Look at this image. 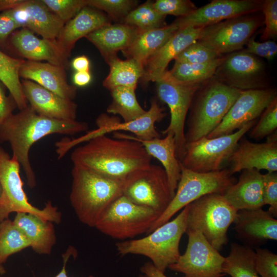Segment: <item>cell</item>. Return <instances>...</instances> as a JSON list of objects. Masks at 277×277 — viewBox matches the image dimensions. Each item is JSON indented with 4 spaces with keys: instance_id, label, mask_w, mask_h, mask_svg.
<instances>
[{
    "instance_id": "1",
    "label": "cell",
    "mask_w": 277,
    "mask_h": 277,
    "mask_svg": "<svg viewBox=\"0 0 277 277\" xmlns=\"http://www.w3.org/2000/svg\"><path fill=\"white\" fill-rule=\"evenodd\" d=\"M70 159L73 165L115 180H125L148 167L152 160L138 142L106 135L94 137L76 147Z\"/></svg>"
},
{
    "instance_id": "2",
    "label": "cell",
    "mask_w": 277,
    "mask_h": 277,
    "mask_svg": "<svg viewBox=\"0 0 277 277\" xmlns=\"http://www.w3.org/2000/svg\"><path fill=\"white\" fill-rule=\"evenodd\" d=\"M88 125L83 122L58 120L37 113L29 105L12 114L0 127V143H9L12 156L19 163L28 186L36 185V177L29 160V151L39 140L54 134L72 135L86 131Z\"/></svg>"
},
{
    "instance_id": "3",
    "label": "cell",
    "mask_w": 277,
    "mask_h": 277,
    "mask_svg": "<svg viewBox=\"0 0 277 277\" xmlns=\"http://www.w3.org/2000/svg\"><path fill=\"white\" fill-rule=\"evenodd\" d=\"M71 176V205L80 222L91 227H95L108 208L123 194L130 177L112 179L77 165H73Z\"/></svg>"
},
{
    "instance_id": "4",
    "label": "cell",
    "mask_w": 277,
    "mask_h": 277,
    "mask_svg": "<svg viewBox=\"0 0 277 277\" xmlns=\"http://www.w3.org/2000/svg\"><path fill=\"white\" fill-rule=\"evenodd\" d=\"M241 90L229 86L213 77L195 93L185 133L186 143L207 136L221 123Z\"/></svg>"
},
{
    "instance_id": "5",
    "label": "cell",
    "mask_w": 277,
    "mask_h": 277,
    "mask_svg": "<svg viewBox=\"0 0 277 277\" xmlns=\"http://www.w3.org/2000/svg\"><path fill=\"white\" fill-rule=\"evenodd\" d=\"M188 212V205L174 219L159 226L146 236L116 243L118 254L147 257L155 267L165 273L181 255L180 243L186 231Z\"/></svg>"
},
{
    "instance_id": "6",
    "label": "cell",
    "mask_w": 277,
    "mask_h": 277,
    "mask_svg": "<svg viewBox=\"0 0 277 277\" xmlns=\"http://www.w3.org/2000/svg\"><path fill=\"white\" fill-rule=\"evenodd\" d=\"M238 212L223 194H206L188 205L186 230L200 231L219 251L228 243L227 231Z\"/></svg>"
},
{
    "instance_id": "7",
    "label": "cell",
    "mask_w": 277,
    "mask_h": 277,
    "mask_svg": "<svg viewBox=\"0 0 277 277\" xmlns=\"http://www.w3.org/2000/svg\"><path fill=\"white\" fill-rule=\"evenodd\" d=\"M181 174L176 189L169 206L153 223L146 234L168 222L185 206L208 194H223L236 182L230 170L198 172L188 169L181 164Z\"/></svg>"
},
{
    "instance_id": "8",
    "label": "cell",
    "mask_w": 277,
    "mask_h": 277,
    "mask_svg": "<svg viewBox=\"0 0 277 277\" xmlns=\"http://www.w3.org/2000/svg\"><path fill=\"white\" fill-rule=\"evenodd\" d=\"M21 165L13 156L0 146V222L12 212H26L34 214L45 221L59 224L62 214L50 201L43 209L33 206L28 201L24 190V183L20 175Z\"/></svg>"
},
{
    "instance_id": "9",
    "label": "cell",
    "mask_w": 277,
    "mask_h": 277,
    "mask_svg": "<svg viewBox=\"0 0 277 277\" xmlns=\"http://www.w3.org/2000/svg\"><path fill=\"white\" fill-rule=\"evenodd\" d=\"M159 216L152 209L136 204L122 194L108 208L95 228L112 239L125 240L146 233Z\"/></svg>"
},
{
    "instance_id": "10",
    "label": "cell",
    "mask_w": 277,
    "mask_h": 277,
    "mask_svg": "<svg viewBox=\"0 0 277 277\" xmlns=\"http://www.w3.org/2000/svg\"><path fill=\"white\" fill-rule=\"evenodd\" d=\"M255 124V120L247 123L233 133L213 138L202 137L186 143L181 164L198 172L216 171L224 169L244 135Z\"/></svg>"
},
{
    "instance_id": "11",
    "label": "cell",
    "mask_w": 277,
    "mask_h": 277,
    "mask_svg": "<svg viewBox=\"0 0 277 277\" xmlns=\"http://www.w3.org/2000/svg\"><path fill=\"white\" fill-rule=\"evenodd\" d=\"M159 98L169 107L170 121L163 132L164 135H173L176 146V155L181 161L185 154L186 141L185 123L193 97L202 85L179 82L174 80L167 70L155 82ZM204 84V83H203Z\"/></svg>"
},
{
    "instance_id": "12",
    "label": "cell",
    "mask_w": 277,
    "mask_h": 277,
    "mask_svg": "<svg viewBox=\"0 0 277 277\" xmlns=\"http://www.w3.org/2000/svg\"><path fill=\"white\" fill-rule=\"evenodd\" d=\"M256 13L203 27L196 41L219 55L242 50L264 19Z\"/></svg>"
},
{
    "instance_id": "13",
    "label": "cell",
    "mask_w": 277,
    "mask_h": 277,
    "mask_svg": "<svg viewBox=\"0 0 277 277\" xmlns=\"http://www.w3.org/2000/svg\"><path fill=\"white\" fill-rule=\"evenodd\" d=\"M123 194L133 203L149 208L160 216L174 195L163 167L152 164L130 176Z\"/></svg>"
},
{
    "instance_id": "14",
    "label": "cell",
    "mask_w": 277,
    "mask_h": 277,
    "mask_svg": "<svg viewBox=\"0 0 277 277\" xmlns=\"http://www.w3.org/2000/svg\"><path fill=\"white\" fill-rule=\"evenodd\" d=\"M188 243L185 252L168 268L182 273L183 277H223L224 258L198 230L187 229Z\"/></svg>"
},
{
    "instance_id": "15",
    "label": "cell",
    "mask_w": 277,
    "mask_h": 277,
    "mask_svg": "<svg viewBox=\"0 0 277 277\" xmlns=\"http://www.w3.org/2000/svg\"><path fill=\"white\" fill-rule=\"evenodd\" d=\"M265 73L261 61L244 50H240L225 56L213 77L243 91L265 88Z\"/></svg>"
},
{
    "instance_id": "16",
    "label": "cell",
    "mask_w": 277,
    "mask_h": 277,
    "mask_svg": "<svg viewBox=\"0 0 277 277\" xmlns=\"http://www.w3.org/2000/svg\"><path fill=\"white\" fill-rule=\"evenodd\" d=\"M276 97V91L273 89L241 91L220 125L206 137L213 138L233 133L261 116Z\"/></svg>"
},
{
    "instance_id": "17",
    "label": "cell",
    "mask_w": 277,
    "mask_h": 277,
    "mask_svg": "<svg viewBox=\"0 0 277 277\" xmlns=\"http://www.w3.org/2000/svg\"><path fill=\"white\" fill-rule=\"evenodd\" d=\"M263 1L213 0L174 22L179 29L203 28L231 18L261 11Z\"/></svg>"
},
{
    "instance_id": "18",
    "label": "cell",
    "mask_w": 277,
    "mask_h": 277,
    "mask_svg": "<svg viewBox=\"0 0 277 277\" xmlns=\"http://www.w3.org/2000/svg\"><path fill=\"white\" fill-rule=\"evenodd\" d=\"M4 12L19 28H27L47 39L55 40L64 26L42 0H26L18 7Z\"/></svg>"
},
{
    "instance_id": "19",
    "label": "cell",
    "mask_w": 277,
    "mask_h": 277,
    "mask_svg": "<svg viewBox=\"0 0 277 277\" xmlns=\"http://www.w3.org/2000/svg\"><path fill=\"white\" fill-rule=\"evenodd\" d=\"M229 162L232 174L244 170H266L268 172L277 171V141L273 135L263 143H254L240 140Z\"/></svg>"
},
{
    "instance_id": "20",
    "label": "cell",
    "mask_w": 277,
    "mask_h": 277,
    "mask_svg": "<svg viewBox=\"0 0 277 277\" xmlns=\"http://www.w3.org/2000/svg\"><path fill=\"white\" fill-rule=\"evenodd\" d=\"M23 92L29 106L38 114L58 120H76L77 105L68 98L27 80L21 81Z\"/></svg>"
},
{
    "instance_id": "21",
    "label": "cell",
    "mask_w": 277,
    "mask_h": 277,
    "mask_svg": "<svg viewBox=\"0 0 277 277\" xmlns=\"http://www.w3.org/2000/svg\"><path fill=\"white\" fill-rule=\"evenodd\" d=\"M234 224L238 238L250 247L277 240V220L262 208L238 211Z\"/></svg>"
},
{
    "instance_id": "22",
    "label": "cell",
    "mask_w": 277,
    "mask_h": 277,
    "mask_svg": "<svg viewBox=\"0 0 277 277\" xmlns=\"http://www.w3.org/2000/svg\"><path fill=\"white\" fill-rule=\"evenodd\" d=\"M203 28L186 27L179 29L147 61L141 81L144 83L155 82L161 77L167 70L169 63L189 45L197 40Z\"/></svg>"
},
{
    "instance_id": "23",
    "label": "cell",
    "mask_w": 277,
    "mask_h": 277,
    "mask_svg": "<svg viewBox=\"0 0 277 277\" xmlns=\"http://www.w3.org/2000/svg\"><path fill=\"white\" fill-rule=\"evenodd\" d=\"M12 34L11 43L13 48L27 61H46L65 69L68 67V58L58 48L56 39L38 38L32 31L25 28L14 32Z\"/></svg>"
},
{
    "instance_id": "24",
    "label": "cell",
    "mask_w": 277,
    "mask_h": 277,
    "mask_svg": "<svg viewBox=\"0 0 277 277\" xmlns=\"http://www.w3.org/2000/svg\"><path fill=\"white\" fill-rule=\"evenodd\" d=\"M19 76L31 81L59 96L73 100L76 88L68 84L65 69L49 63L25 61L22 64Z\"/></svg>"
},
{
    "instance_id": "25",
    "label": "cell",
    "mask_w": 277,
    "mask_h": 277,
    "mask_svg": "<svg viewBox=\"0 0 277 277\" xmlns=\"http://www.w3.org/2000/svg\"><path fill=\"white\" fill-rule=\"evenodd\" d=\"M110 18L104 13L89 6L83 8L64 24L56 39L58 48L68 58L75 43L96 29L110 24Z\"/></svg>"
},
{
    "instance_id": "26",
    "label": "cell",
    "mask_w": 277,
    "mask_h": 277,
    "mask_svg": "<svg viewBox=\"0 0 277 277\" xmlns=\"http://www.w3.org/2000/svg\"><path fill=\"white\" fill-rule=\"evenodd\" d=\"M114 134L115 138L130 139L138 142L151 157L158 160L166 173L171 191L175 194L181 177V166L176 155L175 142L172 134H167L163 138L159 137L142 140L124 133L115 132Z\"/></svg>"
},
{
    "instance_id": "27",
    "label": "cell",
    "mask_w": 277,
    "mask_h": 277,
    "mask_svg": "<svg viewBox=\"0 0 277 277\" xmlns=\"http://www.w3.org/2000/svg\"><path fill=\"white\" fill-rule=\"evenodd\" d=\"M263 174L256 169L244 170L237 182L223 194L238 211L262 208Z\"/></svg>"
},
{
    "instance_id": "28",
    "label": "cell",
    "mask_w": 277,
    "mask_h": 277,
    "mask_svg": "<svg viewBox=\"0 0 277 277\" xmlns=\"http://www.w3.org/2000/svg\"><path fill=\"white\" fill-rule=\"evenodd\" d=\"M138 30L124 23L105 25L85 37L98 50L104 60L127 49L133 42Z\"/></svg>"
},
{
    "instance_id": "29",
    "label": "cell",
    "mask_w": 277,
    "mask_h": 277,
    "mask_svg": "<svg viewBox=\"0 0 277 277\" xmlns=\"http://www.w3.org/2000/svg\"><path fill=\"white\" fill-rule=\"evenodd\" d=\"M165 116L164 109L156 101L152 100L149 110L136 120L128 123L121 122L118 118L107 115L103 120L102 127L106 134L125 131L132 133L138 138L150 140L160 137L155 124L161 122Z\"/></svg>"
},
{
    "instance_id": "30",
    "label": "cell",
    "mask_w": 277,
    "mask_h": 277,
    "mask_svg": "<svg viewBox=\"0 0 277 277\" xmlns=\"http://www.w3.org/2000/svg\"><path fill=\"white\" fill-rule=\"evenodd\" d=\"M28 240L30 247L38 254H50L56 242L53 223L36 215L18 212L13 221Z\"/></svg>"
},
{
    "instance_id": "31",
    "label": "cell",
    "mask_w": 277,
    "mask_h": 277,
    "mask_svg": "<svg viewBox=\"0 0 277 277\" xmlns=\"http://www.w3.org/2000/svg\"><path fill=\"white\" fill-rule=\"evenodd\" d=\"M179 29L173 22L163 27L139 31L132 44L122 52L127 58L133 59L144 67L147 61L159 51Z\"/></svg>"
},
{
    "instance_id": "32",
    "label": "cell",
    "mask_w": 277,
    "mask_h": 277,
    "mask_svg": "<svg viewBox=\"0 0 277 277\" xmlns=\"http://www.w3.org/2000/svg\"><path fill=\"white\" fill-rule=\"evenodd\" d=\"M105 61L109 66V72L103 82L105 88L109 90L120 87L135 90L144 72V67L141 63L132 58L122 60L117 54Z\"/></svg>"
},
{
    "instance_id": "33",
    "label": "cell",
    "mask_w": 277,
    "mask_h": 277,
    "mask_svg": "<svg viewBox=\"0 0 277 277\" xmlns=\"http://www.w3.org/2000/svg\"><path fill=\"white\" fill-rule=\"evenodd\" d=\"M222 271L231 277H260L255 269V252L252 247L232 243L224 258Z\"/></svg>"
},
{
    "instance_id": "34",
    "label": "cell",
    "mask_w": 277,
    "mask_h": 277,
    "mask_svg": "<svg viewBox=\"0 0 277 277\" xmlns=\"http://www.w3.org/2000/svg\"><path fill=\"white\" fill-rule=\"evenodd\" d=\"M24 61L11 57L0 50V82L8 89L19 110L28 106L19 74Z\"/></svg>"
},
{
    "instance_id": "35",
    "label": "cell",
    "mask_w": 277,
    "mask_h": 277,
    "mask_svg": "<svg viewBox=\"0 0 277 277\" xmlns=\"http://www.w3.org/2000/svg\"><path fill=\"white\" fill-rule=\"evenodd\" d=\"M225 56L199 64L174 63L168 72L176 81L185 84H202L212 78Z\"/></svg>"
},
{
    "instance_id": "36",
    "label": "cell",
    "mask_w": 277,
    "mask_h": 277,
    "mask_svg": "<svg viewBox=\"0 0 277 277\" xmlns=\"http://www.w3.org/2000/svg\"><path fill=\"white\" fill-rule=\"evenodd\" d=\"M135 89L116 87L110 90L112 102L107 108L108 113L118 114L123 122H130L141 117L146 112L138 103Z\"/></svg>"
},
{
    "instance_id": "37",
    "label": "cell",
    "mask_w": 277,
    "mask_h": 277,
    "mask_svg": "<svg viewBox=\"0 0 277 277\" xmlns=\"http://www.w3.org/2000/svg\"><path fill=\"white\" fill-rule=\"evenodd\" d=\"M29 247L28 240L13 221L7 219L0 222V264L10 255Z\"/></svg>"
},
{
    "instance_id": "38",
    "label": "cell",
    "mask_w": 277,
    "mask_h": 277,
    "mask_svg": "<svg viewBox=\"0 0 277 277\" xmlns=\"http://www.w3.org/2000/svg\"><path fill=\"white\" fill-rule=\"evenodd\" d=\"M153 3L147 1L136 6L127 14L122 23L134 26L140 32L166 26V16L156 11L153 6Z\"/></svg>"
},
{
    "instance_id": "39",
    "label": "cell",
    "mask_w": 277,
    "mask_h": 277,
    "mask_svg": "<svg viewBox=\"0 0 277 277\" xmlns=\"http://www.w3.org/2000/svg\"><path fill=\"white\" fill-rule=\"evenodd\" d=\"M132 0H87V6L106 12L108 17L121 22L137 5Z\"/></svg>"
},
{
    "instance_id": "40",
    "label": "cell",
    "mask_w": 277,
    "mask_h": 277,
    "mask_svg": "<svg viewBox=\"0 0 277 277\" xmlns=\"http://www.w3.org/2000/svg\"><path fill=\"white\" fill-rule=\"evenodd\" d=\"M222 55L195 42L189 45L174 59L175 63L191 64H203Z\"/></svg>"
},
{
    "instance_id": "41",
    "label": "cell",
    "mask_w": 277,
    "mask_h": 277,
    "mask_svg": "<svg viewBox=\"0 0 277 277\" xmlns=\"http://www.w3.org/2000/svg\"><path fill=\"white\" fill-rule=\"evenodd\" d=\"M250 136L259 140L270 135L277 128V97L264 110Z\"/></svg>"
},
{
    "instance_id": "42",
    "label": "cell",
    "mask_w": 277,
    "mask_h": 277,
    "mask_svg": "<svg viewBox=\"0 0 277 277\" xmlns=\"http://www.w3.org/2000/svg\"><path fill=\"white\" fill-rule=\"evenodd\" d=\"M64 24L74 17L83 8L87 0H42Z\"/></svg>"
},
{
    "instance_id": "43",
    "label": "cell",
    "mask_w": 277,
    "mask_h": 277,
    "mask_svg": "<svg viewBox=\"0 0 277 277\" xmlns=\"http://www.w3.org/2000/svg\"><path fill=\"white\" fill-rule=\"evenodd\" d=\"M153 6L162 15H171L179 17L187 16L197 8L189 0H156L153 3Z\"/></svg>"
},
{
    "instance_id": "44",
    "label": "cell",
    "mask_w": 277,
    "mask_h": 277,
    "mask_svg": "<svg viewBox=\"0 0 277 277\" xmlns=\"http://www.w3.org/2000/svg\"><path fill=\"white\" fill-rule=\"evenodd\" d=\"M255 269L260 277H277V254L266 248H256Z\"/></svg>"
},
{
    "instance_id": "45",
    "label": "cell",
    "mask_w": 277,
    "mask_h": 277,
    "mask_svg": "<svg viewBox=\"0 0 277 277\" xmlns=\"http://www.w3.org/2000/svg\"><path fill=\"white\" fill-rule=\"evenodd\" d=\"M261 11L264 14V23L265 25L261 40L269 41L277 36V1H263Z\"/></svg>"
},
{
    "instance_id": "46",
    "label": "cell",
    "mask_w": 277,
    "mask_h": 277,
    "mask_svg": "<svg viewBox=\"0 0 277 277\" xmlns=\"http://www.w3.org/2000/svg\"><path fill=\"white\" fill-rule=\"evenodd\" d=\"M263 197L264 205L269 206L268 211L277 217V173L267 172L263 174Z\"/></svg>"
},
{
    "instance_id": "47",
    "label": "cell",
    "mask_w": 277,
    "mask_h": 277,
    "mask_svg": "<svg viewBox=\"0 0 277 277\" xmlns=\"http://www.w3.org/2000/svg\"><path fill=\"white\" fill-rule=\"evenodd\" d=\"M245 46V52L268 60L273 59L277 53V45L274 41L270 40L260 43L256 42L252 36Z\"/></svg>"
},
{
    "instance_id": "48",
    "label": "cell",
    "mask_w": 277,
    "mask_h": 277,
    "mask_svg": "<svg viewBox=\"0 0 277 277\" xmlns=\"http://www.w3.org/2000/svg\"><path fill=\"white\" fill-rule=\"evenodd\" d=\"M17 107L13 97L6 95L4 85L0 82V127Z\"/></svg>"
},
{
    "instance_id": "49",
    "label": "cell",
    "mask_w": 277,
    "mask_h": 277,
    "mask_svg": "<svg viewBox=\"0 0 277 277\" xmlns=\"http://www.w3.org/2000/svg\"><path fill=\"white\" fill-rule=\"evenodd\" d=\"M18 28V25L11 16L2 12L0 15V42H5L8 36Z\"/></svg>"
},
{
    "instance_id": "50",
    "label": "cell",
    "mask_w": 277,
    "mask_h": 277,
    "mask_svg": "<svg viewBox=\"0 0 277 277\" xmlns=\"http://www.w3.org/2000/svg\"><path fill=\"white\" fill-rule=\"evenodd\" d=\"M71 66L76 72L90 71V61L85 55L73 58L71 62Z\"/></svg>"
},
{
    "instance_id": "51",
    "label": "cell",
    "mask_w": 277,
    "mask_h": 277,
    "mask_svg": "<svg viewBox=\"0 0 277 277\" xmlns=\"http://www.w3.org/2000/svg\"><path fill=\"white\" fill-rule=\"evenodd\" d=\"M91 80L92 76L90 71L75 72L73 76V83L78 87L88 85Z\"/></svg>"
},
{
    "instance_id": "52",
    "label": "cell",
    "mask_w": 277,
    "mask_h": 277,
    "mask_svg": "<svg viewBox=\"0 0 277 277\" xmlns=\"http://www.w3.org/2000/svg\"><path fill=\"white\" fill-rule=\"evenodd\" d=\"M141 271L146 277H167L165 273L158 270L151 262H146L141 267Z\"/></svg>"
},
{
    "instance_id": "53",
    "label": "cell",
    "mask_w": 277,
    "mask_h": 277,
    "mask_svg": "<svg viewBox=\"0 0 277 277\" xmlns=\"http://www.w3.org/2000/svg\"><path fill=\"white\" fill-rule=\"evenodd\" d=\"M25 1L26 0H0V12H4L14 9Z\"/></svg>"
},
{
    "instance_id": "54",
    "label": "cell",
    "mask_w": 277,
    "mask_h": 277,
    "mask_svg": "<svg viewBox=\"0 0 277 277\" xmlns=\"http://www.w3.org/2000/svg\"><path fill=\"white\" fill-rule=\"evenodd\" d=\"M74 249L73 248H69L67 250L66 252L64 253L63 256V266L61 270V271L55 276L54 277H69L67 274V272L66 270V263L70 258V255H72ZM88 277H94L93 275H89Z\"/></svg>"
},
{
    "instance_id": "55",
    "label": "cell",
    "mask_w": 277,
    "mask_h": 277,
    "mask_svg": "<svg viewBox=\"0 0 277 277\" xmlns=\"http://www.w3.org/2000/svg\"><path fill=\"white\" fill-rule=\"evenodd\" d=\"M6 273V270L3 265L0 264V277H2V275Z\"/></svg>"
},
{
    "instance_id": "56",
    "label": "cell",
    "mask_w": 277,
    "mask_h": 277,
    "mask_svg": "<svg viewBox=\"0 0 277 277\" xmlns=\"http://www.w3.org/2000/svg\"><path fill=\"white\" fill-rule=\"evenodd\" d=\"M1 195H2V188L0 185V200H1Z\"/></svg>"
},
{
    "instance_id": "57",
    "label": "cell",
    "mask_w": 277,
    "mask_h": 277,
    "mask_svg": "<svg viewBox=\"0 0 277 277\" xmlns=\"http://www.w3.org/2000/svg\"><path fill=\"white\" fill-rule=\"evenodd\" d=\"M138 277H146L144 274L143 275H140Z\"/></svg>"
}]
</instances>
